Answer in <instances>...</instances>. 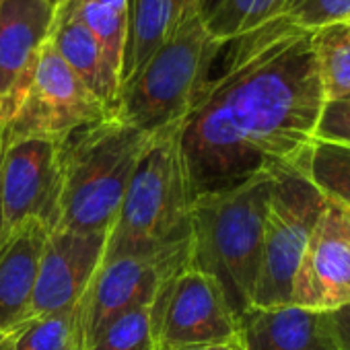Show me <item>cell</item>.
<instances>
[{"instance_id": "obj_1", "label": "cell", "mask_w": 350, "mask_h": 350, "mask_svg": "<svg viewBox=\"0 0 350 350\" xmlns=\"http://www.w3.org/2000/svg\"><path fill=\"white\" fill-rule=\"evenodd\" d=\"M313 33L276 15L225 44L180 126L196 196L305 165L325 103Z\"/></svg>"}, {"instance_id": "obj_2", "label": "cell", "mask_w": 350, "mask_h": 350, "mask_svg": "<svg viewBox=\"0 0 350 350\" xmlns=\"http://www.w3.org/2000/svg\"><path fill=\"white\" fill-rule=\"evenodd\" d=\"M148 140L150 134L113 113L70 134L62 144L48 231L109 235Z\"/></svg>"}, {"instance_id": "obj_3", "label": "cell", "mask_w": 350, "mask_h": 350, "mask_svg": "<svg viewBox=\"0 0 350 350\" xmlns=\"http://www.w3.org/2000/svg\"><path fill=\"white\" fill-rule=\"evenodd\" d=\"M272 182L274 173H260L194 200L190 264L219 282L237 319L254 305Z\"/></svg>"}, {"instance_id": "obj_4", "label": "cell", "mask_w": 350, "mask_h": 350, "mask_svg": "<svg viewBox=\"0 0 350 350\" xmlns=\"http://www.w3.org/2000/svg\"><path fill=\"white\" fill-rule=\"evenodd\" d=\"M175 124L150 134L107 235L103 262L190 237L196 190Z\"/></svg>"}, {"instance_id": "obj_5", "label": "cell", "mask_w": 350, "mask_h": 350, "mask_svg": "<svg viewBox=\"0 0 350 350\" xmlns=\"http://www.w3.org/2000/svg\"><path fill=\"white\" fill-rule=\"evenodd\" d=\"M225 44L202 15L173 23L150 60L120 87L113 116L144 134L182 124L202 93Z\"/></svg>"}, {"instance_id": "obj_6", "label": "cell", "mask_w": 350, "mask_h": 350, "mask_svg": "<svg viewBox=\"0 0 350 350\" xmlns=\"http://www.w3.org/2000/svg\"><path fill=\"white\" fill-rule=\"evenodd\" d=\"M325 206L327 198L307 178L305 165L284 167L274 173L252 307L291 303L301 256Z\"/></svg>"}, {"instance_id": "obj_7", "label": "cell", "mask_w": 350, "mask_h": 350, "mask_svg": "<svg viewBox=\"0 0 350 350\" xmlns=\"http://www.w3.org/2000/svg\"><path fill=\"white\" fill-rule=\"evenodd\" d=\"M109 113L103 101L70 70L48 40L15 116L0 130L5 138L64 142L77 130L97 124Z\"/></svg>"}, {"instance_id": "obj_8", "label": "cell", "mask_w": 350, "mask_h": 350, "mask_svg": "<svg viewBox=\"0 0 350 350\" xmlns=\"http://www.w3.org/2000/svg\"><path fill=\"white\" fill-rule=\"evenodd\" d=\"M190 256L192 235L157 250L103 262L85 295L89 336L120 311L157 301L169 280L190 264Z\"/></svg>"}, {"instance_id": "obj_9", "label": "cell", "mask_w": 350, "mask_h": 350, "mask_svg": "<svg viewBox=\"0 0 350 350\" xmlns=\"http://www.w3.org/2000/svg\"><path fill=\"white\" fill-rule=\"evenodd\" d=\"M237 340H241L239 319L213 276L188 264L169 280L159 317L161 346L223 344Z\"/></svg>"}, {"instance_id": "obj_10", "label": "cell", "mask_w": 350, "mask_h": 350, "mask_svg": "<svg viewBox=\"0 0 350 350\" xmlns=\"http://www.w3.org/2000/svg\"><path fill=\"white\" fill-rule=\"evenodd\" d=\"M62 144L48 138H5L0 188L11 231L27 219H38L46 227L50 225Z\"/></svg>"}, {"instance_id": "obj_11", "label": "cell", "mask_w": 350, "mask_h": 350, "mask_svg": "<svg viewBox=\"0 0 350 350\" xmlns=\"http://www.w3.org/2000/svg\"><path fill=\"white\" fill-rule=\"evenodd\" d=\"M291 303L319 311L350 303V233L334 200H327L301 256Z\"/></svg>"}, {"instance_id": "obj_12", "label": "cell", "mask_w": 350, "mask_h": 350, "mask_svg": "<svg viewBox=\"0 0 350 350\" xmlns=\"http://www.w3.org/2000/svg\"><path fill=\"white\" fill-rule=\"evenodd\" d=\"M54 15L48 0H0V126L15 116L31 83Z\"/></svg>"}, {"instance_id": "obj_13", "label": "cell", "mask_w": 350, "mask_h": 350, "mask_svg": "<svg viewBox=\"0 0 350 350\" xmlns=\"http://www.w3.org/2000/svg\"><path fill=\"white\" fill-rule=\"evenodd\" d=\"M105 245L107 235L103 233H48L31 301V317L79 303L103 264Z\"/></svg>"}, {"instance_id": "obj_14", "label": "cell", "mask_w": 350, "mask_h": 350, "mask_svg": "<svg viewBox=\"0 0 350 350\" xmlns=\"http://www.w3.org/2000/svg\"><path fill=\"white\" fill-rule=\"evenodd\" d=\"M243 350H340L332 313L299 305L250 307L239 317Z\"/></svg>"}, {"instance_id": "obj_15", "label": "cell", "mask_w": 350, "mask_h": 350, "mask_svg": "<svg viewBox=\"0 0 350 350\" xmlns=\"http://www.w3.org/2000/svg\"><path fill=\"white\" fill-rule=\"evenodd\" d=\"M48 227L27 219L11 231L0 254V329H13L31 317V301Z\"/></svg>"}, {"instance_id": "obj_16", "label": "cell", "mask_w": 350, "mask_h": 350, "mask_svg": "<svg viewBox=\"0 0 350 350\" xmlns=\"http://www.w3.org/2000/svg\"><path fill=\"white\" fill-rule=\"evenodd\" d=\"M50 44L70 70L103 101L109 111H113L120 93V79L109 70L97 40L68 3L54 15Z\"/></svg>"}, {"instance_id": "obj_17", "label": "cell", "mask_w": 350, "mask_h": 350, "mask_svg": "<svg viewBox=\"0 0 350 350\" xmlns=\"http://www.w3.org/2000/svg\"><path fill=\"white\" fill-rule=\"evenodd\" d=\"M173 23V0H128L126 50L120 87L128 83L161 48Z\"/></svg>"}, {"instance_id": "obj_18", "label": "cell", "mask_w": 350, "mask_h": 350, "mask_svg": "<svg viewBox=\"0 0 350 350\" xmlns=\"http://www.w3.org/2000/svg\"><path fill=\"white\" fill-rule=\"evenodd\" d=\"M13 336L15 350H89L85 297L72 307L23 321Z\"/></svg>"}, {"instance_id": "obj_19", "label": "cell", "mask_w": 350, "mask_h": 350, "mask_svg": "<svg viewBox=\"0 0 350 350\" xmlns=\"http://www.w3.org/2000/svg\"><path fill=\"white\" fill-rule=\"evenodd\" d=\"M161 305L163 295L109 317L89 336V350H159Z\"/></svg>"}, {"instance_id": "obj_20", "label": "cell", "mask_w": 350, "mask_h": 350, "mask_svg": "<svg viewBox=\"0 0 350 350\" xmlns=\"http://www.w3.org/2000/svg\"><path fill=\"white\" fill-rule=\"evenodd\" d=\"M313 50L323 101L350 95V21L315 29Z\"/></svg>"}, {"instance_id": "obj_21", "label": "cell", "mask_w": 350, "mask_h": 350, "mask_svg": "<svg viewBox=\"0 0 350 350\" xmlns=\"http://www.w3.org/2000/svg\"><path fill=\"white\" fill-rule=\"evenodd\" d=\"M288 3L291 0H211L202 17L208 33L227 44L272 17L282 15Z\"/></svg>"}, {"instance_id": "obj_22", "label": "cell", "mask_w": 350, "mask_h": 350, "mask_svg": "<svg viewBox=\"0 0 350 350\" xmlns=\"http://www.w3.org/2000/svg\"><path fill=\"white\" fill-rule=\"evenodd\" d=\"M305 173L327 200L350 206V146L313 140Z\"/></svg>"}, {"instance_id": "obj_23", "label": "cell", "mask_w": 350, "mask_h": 350, "mask_svg": "<svg viewBox=\"0 0 350 350\" xmlns=\"http://www.w3.org/2000/svg\"><path fill=\"white\" fill-rule=\"evenodd\" d=\"M68 5L72 7L77 17L89 27L101 48L105 64L120 79L126 50V13L111 11L97 3H89V0H68Z\"/></svg>"}, {"instance_id": "obj_24", "label": "cell", "mask_w": 350, "mask_h": 350, "mask_svg": "<svg viewBox=\"0 0 350 350\" xmlns=\"http://www.w3.org/2000/svg\"><path fill=\"white\" fill-rule=\"evenodd\" d=\"M282 15L315 31L332 23L350 21V0H291Z\"/></svg>"}, {"instance_id": "obj_25", "label": "cell", "mask_w": 350, "mask_h": 350, "mask_svg": "<svg viewBox=\"0 0 350 350\" xmlns=\"http://www.w3.org/2000/svg\"><path fill=\"white\" fill-rule=\"evenodd\" d=\"M315 140L350 146V95L323 103L315 126Z\"/></svg>"}, {"instance_id": "obj_26", "label": "cell", "mask_w": 350, "mask_h": 350, "mask_svg": "<svg viewBox=\"0 0 350 350\" xmlns=\"http://www.w3.org/2000/svg\"><path fill=\"white\" fill-rule=\"evenodd\" d=\"M329 313H332V323H334V332H336L340 350H350V303L342 305Z\"/></svg>"}, {"instance_id": "obj_27", "label": "cell", "mask_w": 350, "mask_h": 350, "mask_svg": "<svg viewBox=\"0 0 350 350\" xmlns=\"http://www.w3.org/2000/svg\"><path fill=\"white\" fill-rule=\"evenodd\" d=\"M208 5H211V0H173V23H178L192 15H202Z\"/></svg>"}, {"instance_id": "obj_28", "label": "cell", "mask_w": 350, "mask_h": 350, "mask_svg": "<svg viewBox=\"0 0 350 350\" xmlns=\"http://www.w3.org/2000/svg\"><path fill=\"white\" fill-rule=\"evenodd\" d=\"M3 148H5V136L3 130H0V161H3ZM11 237V229L7 223V215H5V204H3V188H0V254H3L7 241Z\"/></svg>"}, {"instance_id": "obj_29", "label": "cell", "mask_w": 350, "mask_h": 350, "mask_svg": "<svg viewBox=\"0 0 350 350\" xmlns=\"http://www.w3.org/2000/svg\"><path fill=\"white\" fill-rule=\"evenodd\" d=\"M159 350H243L241 340L223 344H196V346H161Z\"/></svg>"}, {"instance_id": "obj_30", "label": "cell", "mask_w": 350, "mask_h": 350, "mask_svg": "<svg viewBox=\"0 0 350 350\" xmlns=\"http://www.w3.org/2000/svg\"><path fill=\"white\" fill-rule=\"evenodd\" d=\"M89 3H97V5L107 7L118 13H126V7H128V0H89Z\"/></svg>"}, {"instance_id": "obj_31", "label": "cell", "mask_w": 350, "mask_h": 350, "mask_svg": "<svg viewBox=\"0 0 350 350\" xmlns=\"http://www.w3.org/2000/svg\"><path fill=\"white\" fill-rule=\"evenodd\" d=\"M0 350H15L13 329H0Z\"/></svg>"}, {"instance_id": "obj_32", "label": "cell", "mask_w": 350, "mask_h": 350, "mask_svg": "<svg viewBox=\"0 0 350 350\" xmlns=\"http://www.w3.org/2000/svg\"><path fill=\"white\" fill-rule=\"evenodd\" d=\"M338 204V202H336ZM340 206V213H342V219L348 227V233H350V206H344V204H338Z\"/></svg>"}, {"instance_id": "obj_33", "label": "cell", "mask_w": 350, "mask_h": 350, "mask_svg": "<svg viewBox=\"0 0 350 350\" xmlns=\"http://www.w3.org/2000/svg\"><path fill=\"white\" fill-rule=\"evenodd\" d=\"M48 3L52 5V9H54V11H58L64 3H68V0H48Z\"/></svg>"}]
</instances>
